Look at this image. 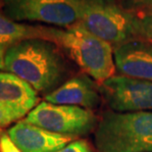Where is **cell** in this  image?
<instances>
[{"label":"cell","instance_id":"cell-1","mask_svg":"<svg viewBox=\"0 0 152 152\" xmlns=\"http://www.w3.org/2000/svg\"><path fill=\"white\" fill-rule=\"evenodd\" d=\"M4 69L39 92L54 88L67 72L59 46L44 38L25 39L7 48Z\"/></svg>","mask_w":152,"mask_h":152},{"label":"cell","instance_id":"cell-2","mask_svg":"<svg viewBox=\"0 0 152 152\" xmlns=\"http://www.w3.org/2000/svg\"><path fill=\"white\" fill-rule=\"evenodd\" d=\"M49 40L63 48L87 76L102 83L114 76V49L110 43L90 34L79 23L59 30L49 28Z\"/></svg>","mask_w":152,"mask_h":152},{"label":"cell","instance_id":"cell-3","mask_svg":"<svg viewBox=\"0 0 152 152\" xmlns=\"http://www.w3.org/2000/svg\"><path fill=\"white\" fill-rule=\"evenodd\" d=\"M94 142L99 152H152V111L105 113Z\"/></svg>","mask_w":152,"mask_h":152},{"label":"cell","instance_id":"cell-4","mask_svg":"<svg viewBox=\"0 0 152 152\" xmlns=\"http://www.w3.org/2000/svg\"><path fill=\"white\" fill-rule=\"evenodd\" d=\"M79 24L113 47L134 39L135 15L117 0H75Z\"/></svg>","mask_w":152,"mask_h":152},{"label":"cell","instance_id":"cell-5","mask_svg":"<svg viewBox=\"0 0 152 152\" xmlns=\"http://www.w3.org/2000/svg\"><path fill=\"white\" fill-rule=\"evenodd\" d=\"M26 121L59 134H86L95 127L96 118L88 109L42 101L27 115Z\"/></svg>","mask_w":152,"mask_h":152},{"label":"cell","instance_id":"cell-6","mask_svg":"<svg viewBox=\"0 0 152 152\" xmlns=\"http://www.w3.org/2000/svg\"><path fill=\"white\" fill-rule=\"evenodd\" d=\"M3 13L16 22H40L69 28L79 22L75 0H1Z\"/></svg>","mask_w":152,"mask_h":152},{"label":"cell","instance_id":"cell-7","mask_svg":"<svg viewBox=\"0 0 152 152\" xmlns=\"http://www.w3.org/2000/svg\"><path fill=\"white\" fill-rule=\"evenodd\" d=\"M100 91L116 112L152 111V82L127 76H113L103 82Z\"/></svg>","mask_w":152,"mask_h":152},{"label":"cell","instance_id":"cell-8","mask_svg":"<svg viewBox=\"0 0 152 152\" xmlns=\"http://www.w3.org/2000/svg\"><path fill=\"white\" fill-rule=\"evenodd\" d=\"M7 132L22 152H57L75 138L46 131L26 120L18 122Z\"/></svg>","mask_w":152,"mask_h":152},{"label":"cell","instance_id":"cell-9","mask_svg":"<svg viewBox=\"0 0 152 152\" xmlns=\"http://www.w3.org/2000/svg\"><path fill=\"white\" fill-rule=\"evenodd\" d=\"M113 49L115 66L123 76L152 82V46L132 39Z\"/></svg>","mask_w":152,"mask_h":152},{"label":"cell","instance_id":"cell-10","mask_svg":"<svg viewBox=\"0 0 152 152\" xmlns=\"http://www.w3.org/2000/svg\"><path fill=\"white\" fill-rule=\"evenodd\" d=\"M45 101L58 105L91 109L98 106L100 95L91 80L85 75L74 77L45 95Z\"/></svg>","mask_w":152,"mask_h":152},{"label":"cell","instance_id":"cell-11","mask_svg":"<svg viewBox=\"0 0 152 152\" xmlns=\"http://www.w3.org/2000/svg\"><path fill=\"white\" fill-rule=\"evenodd\" d=\"M37 91L27 82L8 72H0V104L23 118L37 106Z\"/></svg>","mask_w":152,"mask_h":152},{"label":"cell","instance_id":"cell-12","mask_svg":"<svg viewBox=\"0 0 152 152\" xmlns=\"http://www.w3.org/2000/svg\"><path fill=\"white\" fill-rule=\"evenodd\" d=\"M30 38H44L49 40V28L21 24L0 12V45L7 50V48L15 43Z\"/></svg>","mask_w":152,"mask_h":152},{"label":"cell","instance_id":"cell-13","mask_svg":"<svg viewBox=\"0 0 152 152\" xmlns=\"http://www.w3.org/2000/svg\"><path fill=\"white\" fill-rule=\"evenodd\" d=\"M134 39L141 40L152 46V15L135 18Z\"/></svg>","mask_w":152,"mask_h":152},{"label":"cell","instance_id":"cell-14","mask_svg":"<svg viewBox=\"0 0 152 152\" xmlns=\"http://www.w3.org/2000/svg\"><path fill=\"white\" fill-rule=\"evenodd\" d=\"M124 7L132 12L137 17L152 15V1L151 0H134L122 3Z\"/></svg>","mask_w":152,"mask_h":152},{"label":"cell","instance_id":"cell-15","mask_svg":"<svg viewBox=\"0 0 152 152\" xmlns=\"http://www.w3.org/2000/svg\"><path fill=\"white\" fill-rule=\"evenodd\" d=\"M20 119H22V117L18 113L0 104V130H3L12 123L19 121Z\"/></svg>","mask_w":152,"mask_h":152},{"label":"cell","instance_id":"cell-16","mask_svg":"<svg viewBox=\"0 0 152 152\" xmlns=\"http://www.w3.org/2000/svg\"><path fill=\"white\" fill-rule=\"evenodd\" d=\"M0 152H22L13 142L8 132L3 130H0Z\"/></svg>","mask_w":152,"mask_h":152},{"label":"cell","instance_id":"cell-17","mask_svg":"<svg viewBox=\"0 0 152 152\" xmlns=\"http://www.w3.org/2000/svg\"><path fill=\"white\" fill-rule=\"evenodd\" d=\"M57 152H91L90 148L86 140H73L65 147Z\"/></svg>","mask_w":152,"mask_h":152},{"label":"cell","instance_id":"cell-18","mask_svg":"<svg viewBox=\"0 0 152 152\" xmlns=\"http://www.w3.org/2000/svg\"><path fill=\"white\" fill-rule=\"evenodd\" d=\"M6 48L0 45V69H4V57H5Z\"/></svg>","mask_w":152,"mask_h":152},{"label":"cell","instance_id":"cell-19","mask_svg":"<svg viewBox=\"0 0 152 152\" xmlns=\"http://www.w3.org/2000/svg\"><path fill=\"white\" fill-rule=\"evenodd\" d=\"M117 1L121 2V3H124V2H129V1H134V0H117Z\"/></svg>","mask_w":152,"mask_h":152},{"label":"cell","instance_id":"cell-20","mask_svg":"<svg viewBox=\"0 0 152 152\" xmlns=\"http://www.w3.org/2000/svg\"><path fill=\"white\" fill-rule=\"evenodd\" d=\"M151 1H152V0H151Z\"/></svg>","mask_w":152,"mask_h":152}]
</instances>
